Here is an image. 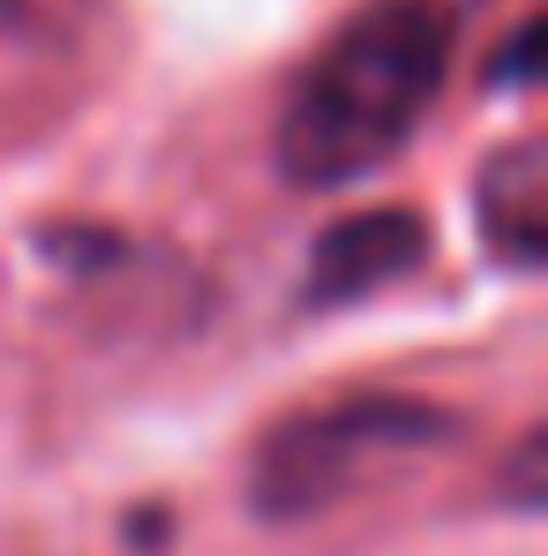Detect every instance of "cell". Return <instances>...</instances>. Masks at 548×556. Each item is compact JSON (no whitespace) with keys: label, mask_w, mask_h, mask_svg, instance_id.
<instances>
[{"label":"cell","mask_w":548,"mask_h":556,"mask_svg":"<svg viewBox=\"0 0 548 556\" xmlns=\"http://www.w3.org/2000/svg\"><path fill=\"white\" fill-rule=\"evenodd\" d=\"M458 53L451 0H375L293 84L278 113V166L293 188H339L375 174L436 105Z\"/></svg>","instance_id":"6da1fadb"},{"label":"cell","mask_w":548,"mask_h":556,"mask_svg":"<svg viewBox=\"0 0 548 556\" xmlns=\"http://www.w3.org/2000/svg\"><path fill=\"white\" fill-rule=\"evenodd\" d=\"M436 437H444V414H429L413 399H354V406H331V414H301L256 452V504L271 519L323 511L346 489H361L383 459L421 452Z\"/></svg>","instance_id":"7a4b0ae2"},{"label":"cell","mask_w":548,"mask_h":556,"mask_svg":"<svg viewBox=\"0 0 548 556\" xmlns=\"http://www.w3.org/2000/svg\"><path fill=\"white\" fill-rule=\"evenodd\" d=\"M413 264H421V226L406 211H361V218L323 233L308 293L316 301H354V293H375V286L406 278Z\"/></svg>","instance_id":"3957f363"},{"label":"cell","mask_w":548,"mask_h":556,"mask_svg":"<svg viewBox=\"0 0 548 556\" xmlns=\"http://www.w3.org/2000/svg\"><path fill=\"white\" fill-rule=\"evenodd\" d=\"M481 226H488L496 256L541 264V249H548V159H541V143H511L481 174Z\"/></svg>","instance_id":"277c9868"},{"label":"cell","mask_w":548,"mask_h":556,"mask_svg":"<svg viewBox=\"0 0 548 556\" xmlns=\"http://www.w3.org/2000/svg\"><path fill=\"white\" fill-rule=\"evenodd\" d=\"M15 8H23V0H0V15H15Z\"/></svg>","instance_id":"5b68a950"}]
</instances>
